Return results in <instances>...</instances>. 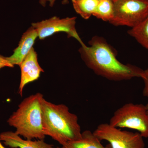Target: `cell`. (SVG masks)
I'll use <instances>...</instances> for the list:
<instances>
[{
    "label": "cell",
    "mask_w": 148,
    "mask_h": 148,
    "mask_svg": "<svg viewBox=\"0 0 148 148\" xmlns=\"http://www.w3.org/2000/svg\"><path fill=\"white\" fill-rule=\"evenodd\" d=\"M89 44L87 46L83 43L79 51L86 66L96 75L114 81L142 77L144 70L120 62L112 47L102 37H93Z\"/></svg>",
    "instance_id": "cell-1"
},
{
    "label": "cell",
    "mask_w": 148,
    "mask_h": 148,
    "mask_svg": "<svg viewBox=\"0 0 148 148\" xmlns=\"http://www.w3.org/2000/svg\"><path fill=\"white\" fill-rule=\"evenodd\" d=\"M44 133L61 145L81 138L82 132L78 118L64 104H55L44 99Z\"/></svg>",
    "instance_id": "cell-2"
},
{
    "label": "cell",
    "mask_w": 148,
    "mask_h": 148,
    "mask_svg": "<svg viewBox=\"0 0 148 148\" xmlns=\"http://www.w3.org/2000/svg\"><path fill=\"white\" fill-rule=\"evenodd\" d=\"M44 96L37 92L24 98L7 123L15 128L17 135L25 139L44 140L42 103Z\"/></svg>",
    "instance_id": "cell-3"
},
{
    "label": "cell",
    "mask_w": 148,
    "mask_h": 148,
    "mask_svg": "<svg viewBox=\"0 0 148 148\" xmlns=\"http://www.w3.org/2000/svg\"><path fill=\"white\" fill-rule=\"evenodd\" d=\"M112 126L135 130L143 138H148V114L146 106L128 103L118 109L110 119Z\"/></svg>",
    "instance_id": "cell-4"
},
{
    "label": "cell",
    "mask_w": 148,
    "mask_h": 148,
    "mask_svg": "<svg viewBox=\"0 0 148 148\" xmlns=\"http://www.w3.org/2000/svg\"><path fill=\"white\" fill-rule=\"evenodd\" d=\"M113 2V18L109 23L114 26L132 28L148 16V0H115Z\"/></svg>",
    "instance_id": "cell-5"
},
{
    "label": "cell",
    "mask_w": 148,
    "mask_h": 148,
    "mask_svg": "<svg viewBox=\"0 0 148 148\" xmlns=\"http://www.w3.org/2000/svg\"><path fill=\"white\" fill-rule=\"evenodd\" d=\"M93 133L100 141L108 142L112 148H145V146L139 132L122 130L109 123L99 125Z\"/></svg>",
    "instance_id": "cell-6"
},
{
    "label": "cell",
    "mask_w": 148,
    "mask_h": 148,
    "mask_svg": "<svg viewBox=\"0 0 148 148\" xmlns=\"http://www.w3.org/2000/svg\"><path fill=\"white\" fill-rule=\"evenodd\" d=\"M76 17H66L61 18L54 16L40 22L33 23L32 26L38 34L40 40L51 36L59 32H65L69 37H73L78 41L80 44L83 43L76 29Z\"/></svg>",
    "instance_id": "cell-7"
},
{
    "label": "cell",
    "mask_w": 148,
    "mask_h": 148,
    "mask_svg": "<svg viewBox=\"0 0 148 148\" xmlns=\"http://www.w3.org/2000/svg\"><path fill=\"white\" fill-rule=\"evenodd\" d=\"M19 66L21 69V75L18 93L21 96L26 85L38 79L41 73L44 71L39 64L38 55L34 48Z\"/></svg>",
    "instance_id": "cell-8"
},
{
    "label": "cell",
    "mask_w": 148,
    "mask_h": 148,
    "mask_svg": "<svg viewBox=\"0 0 148 148\" xmlns=\"http://www.w3.org/2000/svg\"><path fill=\"white\" fill-rule=\"evenodd\" d=\"M38 37L36 31L32 26L24 33L18 46L14 50L13 54L9 57H7L11 64L13 66H19L33 48V45Z\"/></svg>",
    "instance_id": "cell-9"
},
{
    "label": "cell",
    "mask_w": 148,
    "mask_h": 148,
    "mask_svg": "<svg viewBox=\"0 0 148 148\" xmlns=\"http://www.w3.org/2000/svg\"><path fill=\"white\" fill-rule=\"evenodd\" d=\"M0 141L5 145L11 148H53V145L48 144L44 140H33L23 139L12 131H5L0 134Z\"/></svg>",
    "instance_id": "cell-10"
},
{
    "label": "cell",
    "mask_w": 148,
    "mask_h": 148,
    "mask_svg": "<svg viewBox=\"0 0 148 148\" xmlns=\"http://www.w3.org/2000/svg\"><path fill=\"white\" fill-rule=\"evenodd\" d=\"M90 130H86L82 133L77 140L70 141L60 147L53 148H112L110 144L104 146Z\"/></svg>",
    "instance_id": "cell-11"
},
{
    "label": "cell",
    "mask_w": 148,
    "mask_h": 148,
    "mask_svg": "<svg viewBox=\"0 0 148 148\" xmlns=\"http://www.w3.org/2000/svg\"><path fill=\"white\" fill-rule=\"evenodd\" d=\"M100 0H72L75 10L85 19L92 15Z\"/></svg>",
    "instance_id": "cell-12"
},
{
    "label": "cell",
    "mask_w": 148,
    "mask_h": 148,
    "mask_svg": "<svg viewBox=\"0 0 148 148\" xmlns=\"http://www.w3.org/2000/svg\"><path fill=\"white\" fill-rule=\"evenodd\" d=\"M127 33L142 46L148 50V16L143 22L131 28Z\"/></svg>",
    "instance_id": "cell-13"
},
{
    "label": "cell",
    "mask_w": 148,
    "mask_h": 148,
    "mask_svg": "<svg viewBox=\"0 0 148 148\" xmlns=\"http://www.w3.org/2000/svg\"><path fill=\"white\" fill-rule=\"evenodd\" d=\"M114 4L112 0H100L92 15L110 22L114 16Z\"/></svg>",
    "instance_id": "cell-14"
},
{
    "label": "cell",
    "mask_w": 148,
    "mask_h": 148,
    "mask_svg": "<svg viewBox=\"0 0 148 148\" xmlns=\"http://www.w3.org/2000/svg\"><path fill=\"white\" fill-rule=\"evenodd\" d=\"M141 78L143 79L145 84V87L143 91V95L148 98V69L144 70Z\"/></svg>",
    "instance_id": "cell-15"
},
{
    "label": "cell",
    "mask_w": 148,
    "mask_h": 148,
    "mask_svg": "<svg viewBox=\"0 0 148 148\" xmlns=\"http://www.w3.org/2000/svg\"><path fill=\"white\" fill-rule=\"evenodd\" d=\"M14 66L11 64L8 60L7 57L0 55V70L4 67H8L13 68Z\"/></svg>",
    "instance_id": "cell-16"
},
{
    "label": "cell",
    "mask_w": 148,
    "mask_h": 148,
    "mask_svg": "<svg viewBox=\"0 0 148 148\" xmlns=\"http://www.w3.org/2000/svg\"><path fill=\"white\" fill-rule=\"evenodd\" d=\"M48 2V0H39V3L43 7H45Z\"/></svg>",
    "instance_id": "cell-17"
},
{
    "label": "cell",
    "mask_w": 148,
    "mask_h": 148,
    "mask_svg": "<svg viewBox=\"0 0 148 148\" xmlns=\"http://www.w3.org/2000/svg\"><path fill=\"white\" fill-rule=\"evenodd\" d=\"M56 1V0H48V2L49 3V6L50 7H53Z\"/></svg>",
    "instance_id": "cell-18"
},
{
    "label": "cell",
    "mask_w": 148,
    "mask_h": 148,
    "mask_svg": "<svg viewBox=\"0 0 148 148\" xmlns=\"http://www.w3.org/2000/svg\"><path fill=\"white\" fill-rule=\"evenodd\" d=\"M0 148H6L3 145L1 141H0Z\"/></svg>",
    "instance_id": "cell-19"
},
{
    "label": "cell",
    "mask_w": 148,
    "mask_h": 148,
    "mask_svg": "<svg viewBox=\"0 0 148 148\" xmlns=\"http://www.w3.org/2000/svg\"><path fill=\"white\" fill-rule=\"evenodd\" d=\"M62 2H63V3L66 4L67 3V2L69 0H62Z\"/></svg>",
    "instance_id": "cell-20"
},
{
    "label": "cell",
    "mask_w": 148,
    "mask_h": 148,
    "mask_svg": "<svg viewBox=\"0 0 148 148\" xmlns=\"http://www.w3.org/2000/svg\"><path fill=\"white\" fill-rule=\"evenodd\" d=\"M146 107H147V113L148 114V104L146 105Z\"/></svg>",
    "instance_id": "cell-21"
},
{
    "label": "cell",
    "mask_w": 148,
    "mask_h": 148,
    "mask_svg": "<svg viewBox=\"0 0 148 148\" xmlns=\"http://www.w3.org/2000/svg\"><path fill=\"white\" fill-rule=\"evenodd\" d=\"M112 1H115V0H112Z\"/></svg>",
    "instance_id": "cell-22"
}]
</instances>
